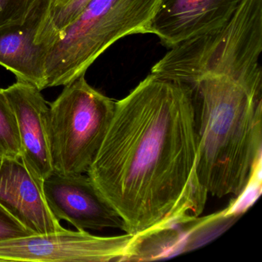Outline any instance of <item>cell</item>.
<instances>
[{
	"label": "cell",
	"instance_id": "obj_3",
	"mask_svg": "<svg viewBox=\"0 0 262 262\" xmlns=\"http://www.w3.org/2000/svg\"><path fill=\"white\" fill-rule=\"evenodd\" d=\"M162 0H91L47 47V88L65 86L125 36L148 34Z\"/></svg>",
	"mask_w": 262,
	"mask_h": 262
},
{
	"label": "cell",
	"instance_id": "obj_2",
	"mask_svg": "<svg viewBox=\"0 0 262 262\" xmlns=\"http://www.w3.org/2000/svg\"><path fill=\"white\" fill-rule=\"evenodd\" d=\"M188 85L197 118L199 181L214 197H241L260 172L262 71L206 74Z\"/></svg>",
	"mask_w": 262,
	"mask_h": 262
},
{
	"label": "cell",
	"instance_id": "obj_6",
	"mask_svg": "<svg viewBox=\"0 0 262 262\" xmlns=\"http://www.w3.org/2000/svg\"><path fill=\"white\" fill-rule=\"evenodd\" d=\"M142 240L127 233L101 237L66 229L0 242V261H138Z\"/></svg>",
	"mask_w": 262,
	"mask_h": 262
},
{
	"label": "cell",
	"instance_id": "obj_7",
	"mask_svg": "<svg viewBox=\"0 0 262 262\" xmlns=\"http://www.w3.org/2000/svg\"><path fill=\"white\" fill-rule=\"evenodd\" d=\"M47 205L57 220L70 222L78 231L122 229V222L87 174L53 171L42 183Z\"/></svg>",
	"mask_w": 262,
	"mask_h": 262
},
{
	"label": "cell",
	"instance_id": "obj_16",
	"mask_svg": "<svg viewBox=\"0 0 262 262\" xmlns=\"http://www.w3.org/2000/svg\"><path fill=\"white\" fill-rule=\"evenodd\" d=\"M68 0H53L51 8H56V7H61L65 4Z\"/></svg>",
	"mask_w": 262,
	"mask_h": 262
},
{
	"label": "cell",
	"instance_id": "obj_14",
	"mask_svg": "<svg viewBox=\"0 0 262 262\" xmlns=\"http://www.w3.org/2000/svg\"><path fill=\"white\" fill-rule=\"evenodd\" d=\"M25 225L0 205V242L33 235Z\"/></svg>",
	"mask_w": 262,
	"mask_h": 262
},
{
	"label": "cell",
	"instance_id": "obj_11",
	"mask_svg": "<svg viewBox=\"0 0 262 262\" xmlns=\"http://www.w3.org/2000/svg\"><path fill=\"white\" fill-rule=\"evenodd\" d=\"M0 205L35 234L66 230L21 157L0 156Z\"/></svg>",
	"mask_w": 262,
	"mask_h": 262
},
{
	"label": "cell",
	"instance_id": "obj_13",
	"mask_svg": "<svg viewBox=\"0 0 262 262\" xmlns=\"http://www.w3.org/2000/svg\"><path fill=\"white\" fill-rule=\"evenodd\" d=\"M0 156L20 157L21 143L14 111L0 88Z\"/></svg>",
	"mask_w": 262,
	"mask_h": 262
},
{
	"label": "cell",
	"instance_id": "obj_5",
	"mask_svg": "<svg viewBox=\"0 0 262 262\" xmlns=\"http://www.w3.org/2000/svg\"><path fill=\"white\" fill-rule=\"evenodd\" d=\"M50 105V139L55 172L86 174L111 123L116 101L84 76L64 86Z\"/></svg>",
	"mask_w": 262,
	"mask_h": 262
},
{
	"label": "cell",
	"instance_id": "obj_10",
	"mask_svg": "<svg viewBox=\"0 0 262 262\" xmlns=\"http://www.w3.org/2000/svg\"><path fill=\"white\" fill-rule=\"evenodd\" d=\"M241 0H162L150 34L171 48L226 24Z\"/></svg>",
	"mask_w": 262,
	"mask_h": 262
},
{
	"label": "cell",
	"instance_id": "obj_8",
	"mask_svg": "<svg viewBox=\"0 0 262 262\" xmlns=\"http://www.w3.org/2000/svg\"><path fill=\"white\" fill-rule=\"evenodd\" d=\"M14 111L21 143V159L42 189L54 171L50 139V105L36 86L17 80L4 89Z\"/></svg>",
	"mask_w": 262,
	"mask_h": 262
},
{
	"label": "cell",
	"instance_id": "obj_1",
	"mask_svg": "<svg viewBox=\"0 0 262 262\" xmlns=\"http://www.w3.org/2000/svg\"><path fill=\"white\" fill-rule=\"evenodd\" d=\"M199 132L189 85L150 74L116 101L89 177L122 222L148 236L194 222L208 192L198 176Z\"/></svg>",
	"mask_w": 262,
	"mask_h": 262
},
{
	"label": "cell",
	"instance_id": "obj_9",
	"mask_svg": "<svg viewBox=\"0 0 262 262\" xmlns=\"http://www.w3.org/2000/svg\"><path fill=\"white\" fill-rule=\"evenodd\" d=\"M53 0H36L23 19L0 27V65L16 79L38 90L47 89L46 49L36 43L38 33L47 20Z\"/></svg>",
	"mask_w": 262,
	"mask_h": 262
},
{
	"label": "cell",
	"instance_id": "obj_15",
	"mask_svg": "<svg viewBox=\"0 0 262 262\" xmlns=\"http://www.w3.org/2000/svg\"><path fill=\"white\" fill-rule=\"evenodd\" d=\"M36 0H0V27L23 19Z\"/></svg>",
	"mask_w": 262,
	"mask_h": 262
},
{
	"label": "cell",
	"instance_id": "obj_12",
	"mask_svg": "<svg viewBox=\"0 0 262 262\" xmlns=\"http://www.w3.org/2000/svg\"><path fill=\"white\" fill-rule=\"evenodd\" d=\"M91 0H68L61 7L50 9L47 20L36 38V43L47 48L67 28Z\"/></svg>",
	"mask_w": 262,
	"mask_h": 262
},
{
	"label": "cell",
	"instance_id": "obj_4",
	"mask_svg": "<svg viewBox=\"0 0 262 262\" xmlns=\"http://www.w3.org/2000/svg\"><path fill=\"white\" fill-rule=\"evenodd\" d=\"M262 0H241L222 27L171 47L151 74L184 84L206 74H245L261 70Z\"/></svg>",
	"mask_w": 262,
	"mask_h": 262
}]
</instances>
